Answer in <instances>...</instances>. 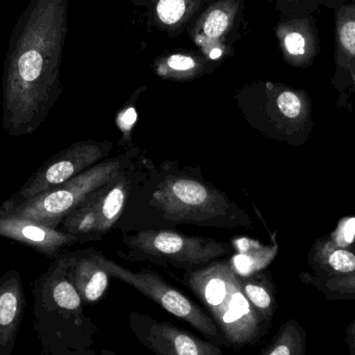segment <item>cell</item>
Returning <instances> with one entry per match:
<instances>
[{"label": "cell", "instance_id": "obj_15", "mask_svg": "<svg viewBox=\"0 0 355 355\" xmlns=\"http://www.w3.org/2000/svg\"><path fill=\"white\" fill-rule=\"evenodd\" d=\"M141 12L145 24L178 37L212 3L213 0H128Z\"/></svg>", "mask_w": 355, "mask_h": 355}, {"label": "cell", "instance_id": "obj_2", "mask_svg": "<svg viewBox=\"0 0 355 355\" xmlns=\"http://www.w3.org/2000/svg\"><path fill=\"white\" fill-rule=\"evenodd\" d=\"M184 283L210 312L227 343L248 345L262 337L266 324L244 295L230 261H213L188 270Z\"/></svg>", "mask_w": 355, "mask_h": 355}, {"label": "cell", "instance_id": "obj_10", "mask_svg": "<svg viewBox=\"0 0 355 355\" xmlns=\"http://www.w3.org/2000/svg\"><path fill=\"white\" fill-rule=\"evenodd\" d=\"M112 147L114 144L108 141H83L73 144L47 160L4 202L18 204L69 181L103 162Z\"/></svg>", "mask_w": 355, "mask_h": 355}, {"label": "cell", "instance_id": "obj_29", "mask_svg": "<svg viewBox=\"0 0 355 355\" xmlns=\"http://www.w3.org/2000/svg\"><path fill=\"white\" fill-rule=\"evenodd\" d=\"M354 246H355V240H354Z\"/></svg>", "mask_w": 355, "mask_h": 355}, {"label": "cell", "instance_id": "obj_8", "mask_svg": "<svg viewBox=\"0 0 355 355\" xmlns=\"http://www.w3.org/2000/svg\"><path fill=\"white\" fill-rule=\"evenodd\" d=\"M245 0H213L190 24L188 37L200 53L220 62L248 33Z\"/></svg>", "mask_w": 355, "mask_h": 355}, {"label": "cell", "instance_id": "obj_16", "mask_svg": "<svg viewBox=\"0 0 355 355\" xmlns=\"http://www.w3.org/2000/svg\"><path fill=\"white\" fill-rule=\"evenodd\" d=\"M64 262L67 275L85 304L99 302L110 285L107 271L96 261L93 248L58 254Z\"/></svg>", "mask_w": 355, "mask_h": 355}, {"label": "cell", "instance_id": "obj_24", "mask_svg": "<svg viewBox=\"0 0 355 355\" xmlns=\"http://www.w3.org/2000/svg\"><path fill=\"white\" fill-rule=\"evenodd\" d=\"M275 3V10L279 12V17L292 18V17L315 16L322 8L339 10L345 6L349 0H271Z\"/></svg>", "mask_w": 355, "mask_h": 355}, {"label": "cell", "instance_id": "obj_5", "mask_svg": "<svg viewBox=\"0 0 355 355\" xmlns=\"http://www.w3.org/2000/svg\"><path fill=\"white\" fill-rule=\"evenodd\" d=\"M128 155L104 159L69 181L18 204L2 202L0 215H16L58 229L92 192L130 166Z\"/></svg>", "mask_w": 355, "mask_h": 355}, {"label": "cell", "instance_id": "obj_7", "mask_svg": "<svg viewBox=\"0 0 355 355\" xmlns=\"http://www.w3.org/2000/svg\"><path fill=\"white\" fill-rule=\"evenodd\" d=\"M93 254L110 277L128 284L146 297L159 304L166 312L189 323L213 343L217 345L223 343V337L213 319L187 296L166 283L157 273L148 269H141L139 272H135L106 258L97 250H93Z\"/></svg>", "mask_w": 355, "mask_h": 355}, {"label": "cell", "instance_id": "obj_4", "mask_svg": "<svg viewBox=\"0 0 355 355\" xmlns=\"http://www.w3.org/2000/svg\"><path fill=\"white\" fill-rule=\"evenodd\" d=\"M150 204L172 223L223 229L252 227L245 211L227 194L196 178L168 175L154 190Z\"/></svg>", "mask_w": 355, "mask_h": 355}, {"label": "cell", "instance_id": "obj_3", "mask_svg": "<svg viewBox=\"0 0 355 355\" xmlns=\"http://www.w3.org/2000/svg\"><path fill=\"white\" fill-rule=\"evenodd\" d=\"M237 100L248 122L267 139L300 147L314 130L312 100L304 89L256 83L238 92Z\"/></svg>", "mask_w": 355, "mask_h": 355}, {"label": "cell", "instance_id": "obj_13", "mask_svg": "<svg viewBox=\"0 0 355 355\" xmlns=\"http://www.w3.org/2000/svg\"><path fill=\"white\" fill-rule=\"evenodd\" d=\"M335 75L331 85L339 92L338 107L348 108L355 95V0L335 10Z\"/></svg>", "mask_w": 355, "mask_h": 355}, {"label": "cell", "instance_id": "obj_19", "mask_svg": "<svg viewBox=\"0 0 355 355\" xmlns=\"http://www.w3.org/2000/svg\"><path fill=\"white\" fill-rule=\"evenodd\" d=\"M218 66L219 62L207 58L200 52L178 49L158 56L152 68L164 80L183 83L200 78Z\"/></svg>", "mask_w": 355, "mask_h": 355}, {"label": "cell", "instance_id": "obj_21", "mask_svg": "<svg viewBox=\"0 0 355 355\" xmlns=\"http://www.w3.org/2000/svg\"><path fill=\"white\" fill-rule=\"evenodd\" d=\"M239 281L242 291L252 308L265 324H270L277 309L275 287L270 272L259 271L254 275L239 277Z\"/></svg>", "mask_w": 355, "mask_h": 355}, {"label": "cell", "instance_id": "obj_25", "mask_svg": "<svg viewBox=\"0 0 355 355\" xmlns=\"http://www.w3.org/2000/svg\"><path fill=\"white\" fill-rule=\"evenodd\" d=\"M147 89V87H141L131 96L129 101L116 114V122L119 130L122 133V139L119 141L121 146L132 145V130L137 122V110L135 107L137 99Z\"/></svg>", "mask_w": 355, "mask_h": 355}, {"label": "cell", "instance_id": "obj_9", "mask_svg": "<svg viewBox=\"0 0 355 355\" xmlns=\"http://www.w3.org/2000/svg\"><path fill=\"white\" fill-rule=\"evenodd\" d=\"M137 178V170L125 168L92 192L58 229L78 235H103L120 219Z\"/></svg>", "mask_w": 355, "mask_h": 355}, {"label": "cell", "instance_id": "obj_27", "mask_svg": "<svg viewBox=\"0 0 355 355\" xmlns=\"http://www.w3.org/2000/svg\"><path fill=\"white\" fill-rule=\"evenodd\" d=\"M62 355H91V352H89V349H85L79 350V352H68V354H64Z\"/></svg>", "mask_w": 355, "mask_h": 355}, {"label": "cell", "instance_id": "obj_23", "mask_svg": "<svg viewBox=\"0 0 355 355\" xmlns=\"http://www.w3.org/2000/svg\"><path fill=\"white\" fill-rule=\"evenodd\" d=\"M300 277L304 283L316 288L331 302L355 300V270L348 275L329 279L315 277L310 273H300Z\"/></svg>", "mask_w": 355, "mask_h": 355}, {"label": "cell", "instance_id": "obj_1", "mask_svg": "<svg viewBox=\"0 0 355 355\" xmlns=\"http://www.w3.org/2000/svg\"><path fill=\"white\" fill-rule=\"evenodd\" d=\"M33 296V329L41 343V355L89 349L96 325L85 314V304L60 256L35 279Z\"/></svg>", "mask_w": 355, "mask_h": 355}, {"label": "cell", "instance_id": "obj_18", "mask_svg": "<svg viewBox=\"0 0 355 355\" xmlns=\"http://www.w3.org/2000/svg\"><path fill=\"white\" fill-rule=\"evenodd\" d=\"M308 262L315 277L348 275L355 270V246L341 243L334 235L325 236L313 244Z\"/></svg>", "mask_w": 355, "mask_h": 355}, {"label": "cell", "instance_id": "obj_26", "mask_svg": "<svg viewBox=\"0 0 355 355\" xmlns=\"http://www.w3.org/2000/svg\"><path fill=\"white\" fill-rule=\"evenodd\" d=\"M346 343L348 345L349 355H355V320L348 327L346 331Z\"/></svg>", "mask_w": 355, "mask_h": 355}, {"label": "cell", "instance_id": "obj_20", "mask_svg": "<svg viewBox=\"0 0 355 355\" xmlns=\"http://www.w3.org/2000/svg\"><path fill=\"white\" fill-rule=\"evenodd\" d=\"M272 245L265 246L250 238H239L233 241L236 254L230 259L232 268L239 277L254 275L265 270L275 260L279 245L272 237Z\"/></svg>", "mask_w": 355, "mask_h": 355}, {"label": "cell", "instance_id": "obj_6", "mask_svg": "<svg viewBox=\"0 0 355 355\" xmlns=\"http://www.w3.org/2000/svg\"><path fill=\"white\" fill-rule=\"evenodd\" d=\"M128 258L186 270L200 268L229 254L230 246L212 238L185 235L170 230H148L125 236Z\"/></svg>", "mask_w": 355, "mask_h": 355}, {"label": "cell", "instance_id": "obj_28", "mask_svg": "<svg viewBox=\"0 0 355 355\" xmlns=\"http://www.w3.org/2000/svg\"><path fill=\"white\" fill-rule=\"evenodd\" d=\"M101 355H118L116 352H110V350H102Z\"/></svg>", "mask_w": 355, "mask_h": 355}, {"label": "cell", "instance_id": "obj_17", "mask_svg": "<svg viewBox=\"0 0 355 355\" xmlns=\"http://www.w3.org/2000/svg\"><path fill=\"white\" fill-rule=\"evenodd\" d=\"M25 306L26 296L20 273L8 271L0 277V355L12 354Z\"/></svg>", "mask_w": 355, "mask_h": 355}, {"label": "cell", "instance_id": "obj_22", "mask_svg": "<svg viewBox=\"0 0 355 355\" xmlns=\"http://www.w3.org/2000/svg\"><path fill=\"white\" fill-rule=\"evenodd\" d=\"M306 333L296 320L279 327L272 341L259 355H306Z\"/></svg>", "mask_w": 355, "mask_h": 355}, {"label": "cell", "instance_id": "obj_11", "mask_svg": "<svg viewBox=\"0 0 355 355\" xmlns=\"http://www.w3.org/2000/svg\"><path fill=\"white\" fill-rule=\"evenodd\" d=\"M129 327L137 339L156 355H223L217 344L144 313L131 312Z\"/></svg>", "mask_w": 355, "mask_h": 355}, {"label": "cell", "instance_id": "obj_12", "mask_svg": "<svg viewBox=\"0 0 355 355\" xmlns=\"http://www.w3.org/2000/svg\"><path fill=\"white\" fill-rule=\"evenodd\" d=\"M0 237L29 246L52 261L68 246L102 239L100 235L68 233L16 215H0Z\"/></svg>", "mask_w": 355, "mask_h": 355}, {"label": "cell", "instance_id": "obj_14", "mask_svg": "<svg viewBox=\"0 0 355 355\" xmlns=\"http://www.w3.org/2000/svg\"><path fill=\"white\" fill-rule=\"evenodd\" d=\"M275 33L279 51L288 64L306 69L314 64L321 50L315 16L279 17Z\"/></svg>", "mask_w": 355, "mask_h": 355}]
</instances>
